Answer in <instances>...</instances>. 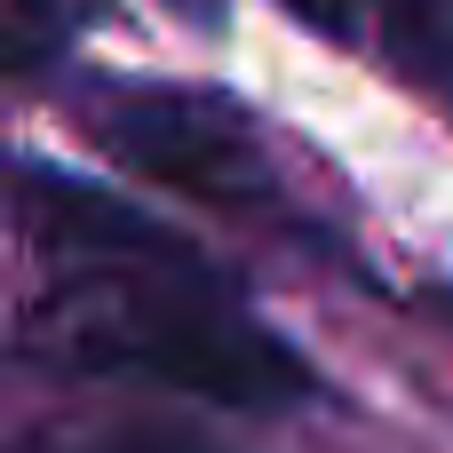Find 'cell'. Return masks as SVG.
<instances>
[{"label":"cell","mask_w":453,"mask_h":453,"mask_svg":"<svg viewBox=\"0 0 453 453\" xmlns=\"http://www.w3.org/2000/svg\"><path fill=\"white\" fill-rule=\"evenodd\" d=\"M16 453H223V446L183 422H80V430H40Z\"/></svg>","instance_id":"4"},{"label":"cell","mask_w":453,"mask_h":453,"mask_svg":"<svg viewBox=\"0 0 453 453\" xmlns=\"http://www.w3.org/2000/svg\"><path fill=\"white\" fill-rule=\"evenodd\" d=\"M287 16H303L311 32H326V40H350L358 32V0H279Z\"/></svg>","instance_id":"7"},{"label":"cell","mask_w":453,"mask_h":453,"mask_svg":"<svg viewBox=\"0 0 453 453\" xmlns=\"http://www.w3.org/2000/svg\"><path fill=\"white\" fill-rule=\"evenodd\" d=\"M88 127H96V143L119 167L183 191V199H207V207H263L271 199V167H263L255 135L231 111L199 104V96H175V88H111L88 111Z\"/></svg>","instance_id":"2"},{"label":"cell","mask_w":453,"mask_h":453,"mask_svg":"<svg viewBox=\"0 0 453 453\" xmlns=\"http://www.w3.org/2000/svg\"><path fill=\"white\" fill-rule=\"evenodd\" d=\"M8 215L64 263V271H207L199 247H183L167 223H151L143 207L72 183L56 167H16L8 175Z\"/></svg>","instance_id":"3"},{"label":"cell","mask_w":453,"mask_h":453,"mask_svg":"<svg viewBox=\"0 0 453 453\" xmlns=\"http://www.w3.org/2000/svg\"><path fill=\"white\" fill-rule=\"evenodd\" d=\"M175 8H199V16H215V8H223V0H175Z\"/></svg>","instance_id":"8"},{"label":"cell","mask_w":453,"mask_h":453,"mask_svg":"<svg viewBox=\"0 0 453 453\" xmlns=\"http://www.w3.org/2000/svg\"><path fill=\"white\" fill-rule=\"evenodd\" d=\"M382 32L406 48V56H438L446 32H438V0H382Z\"/></svg>","instance_id":"6"},{"label":"cell","mask_w":453,"mask_h":453,"mask_svg":"<svg viewBox=\"0 0 453 453\" xmlns=\"http://www.w3.org/2000/svg\"><path fill=\"white\" fill-rule=\"evenodd\" d=\"M72 16L56 0H0V80H32L64 56Z\"/></svg>","instance_id":"5"},{"label":"cell","mask_w":453,"mask_h":453,"mask_svg":"<svg viewBox=\"0 0 453 453\" xmlns=\"http://www.w3.org/2000/svg\"><path fill=\"white\" fill-rule=\"evenodd\" d=\"M24 350L64 374L151 382L207 406L279 414L311 398V366L247 319L207 271H72L24 326Z\"/></svg>","instance_id":"1"}]
</instances>
